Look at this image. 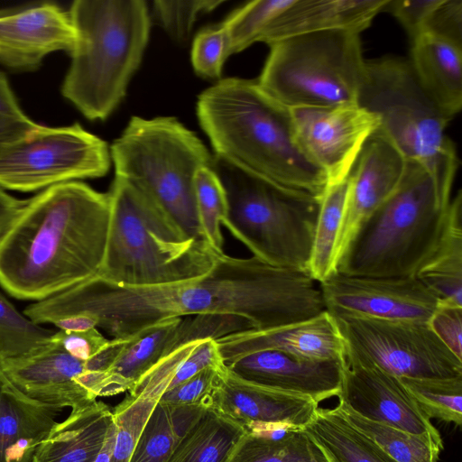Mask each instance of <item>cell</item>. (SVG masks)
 <instances>
[{"label":"cell","mask_w":462,"mask_h":462,"mask_svg":"<svg viewBox=\"0 0 462 462\" xmlns=\"http://www.w3.org/2000/svg\"><path fill=\"white\" fill-rule=\"evenodd\" d=\"M424 33L462 45V1L440 0L422 34Z\"/></svg>","instance_id":"cell-44"},{"label":"cell","mask_w":462,"mask_h":462,"mask_svg":"<svg viewBox=\"0 0 462 462\" xmlns=\"http://www.w3.org/2000/svg\"><path fill=\"white\" fill-rule=\"evenodd\" d=\"M440 0H388L383 11L391 13L402 24L411 41L424 32Z\"/></svg>","instance_id":"cell-43"},{"label":"cell","mask_w":462,"mask_h":462,"mask_svg":"<svg viewBox=\"0 0 462 462\" xmlns=\"http://www.w3.org/2000/svg\"><path fill=\"white\" fill-rule=\"evenodd\" d=\"M108 193L110 221L98 278L150 287L192 281L211 271L221 254L188 236L134 185L115 176Z\"/></svg>","instance_id":"cell-5"},{"label":"cell","mask_w":462,"mask_h":462,"mask_svg":"<svg viewBox=\"0 0 462 462\" xmlns=\"http://www.w3.org/2000/svg\"><path fill=\"white\" fill-rule=\"evenodd\" d=\"M346 418L365 434L373 439L397 462H438L442 440L430 435L410 433L385 424L365 420L342 408Z\"/></svg>","instance_id":"cell-34"},{"label":"cell","mask_w":462,"mask_h":462,"mask_svg":"<svg viewBox=\"0 0 462 462\" xmlns=\"http://www.w3.org/2000/svg\"><path fill=\"white\" fill-rule=\"evenodd\" d=\"M75 31L69 14L52 3L0 11V62L14 69H37L50 53L71 52Z\"/></svg>","instance_id":"cell-19"},{"label":"cell","mask_w":462,"mask_h":462,"mask_svg":"<svg viewBox=\"0 0 462 462\" xmlns=\"http://www.w3.org/2000/svg\"><path fill=\"white\" fill-rule=\"evenodd\" d=\"M331 315L345 344L346 364L376 366L399 378L462 376V360L437 337L428 322Z\"/></svg>","instance_id":"cell-11"},{"label":"cell","mask_w":462,"mask_h":462,"mask_svg":"<svg viewBox=\"0 0 462 462\" xmlns=\"http://www.w3.org/2000/svg\"><path fill=\"white\" fill-rule=\"evenodd\" d=\"M428 325L437 337L462 360V306L439 301Z\"/></svg>","instance_id":"cell-42"},{"label":"cell","mask_w":462,"mask_h":462,"mask_svg":"<svg viewBox=\"0 0 462 462\" xmlns=\"http://www.w3.org/2000/svg\"><path fill=\"white\" fill-rule=\"evenodd\" d=\"M197 116L217 158L276 186L323 195L327 177L299 144L290 108L256 80H219L199 96Z\"/></svg>","instance_id":"cell-3"},{"label":"cell","mask_w":462,"mask_h":462,"mask_svg":"<svg viewBox=\"0 0 462 462\" xmlns=\"http://www.w3.org/2000/svg\"><path fill=\"white\" fill-rule=\"evenodd\" d=\"M60 411L26 397L0 377V462H33Z\"/></svg>","instance_id":"cell-23"},{"label":"cell","mask_w":462,"mask_h":462,"mask_svg":"<svg viewBox=\"0 0 462 462\" xmlns=\"http://www.w3.org/2000/svg\"><path fill=\"white\" fill-rule=\"evenodd\" d=\"M356 103L378 117L375 133L407 162L425 166L452 189L458 159L445 134L451 119L423 89L410 60L388 57L366 61Z\"/></svg>","instance_id":"cell-9"},{"label":"cell","mask_w":462,"mask_h":462,"mask_svg":"<svg viewBox=\"0 0 462 462\" xmlns=\"http://www.w3.org/2000/svg\"><path fill=\"white\" fill-rule=\"evenodd\" d=\"M208 407L245 430L275 424L303 429L316 414L319 403L304 396L245 382L225 365L209 396Z\"/></svg>","instance_id":"cell-20"},{"label":"cell","mask_w":462,"mask_h":462,"mask_svg":"<svg viewBox=\"0 0 462 462\" xmlns=\"http://www.w3.org/2000/svg\"><path fill=\"white\" fill-rule=\"evenodd\" d=\"M225 0H190L153 2V11L163 29L175 40L189 37L197 19L225 3Z\"/></svg>","instance_id":"cell-39"},{"label":"cell","mask_w":462,"mask_h":462,"mask_svg":"<svg viewBox=\"0 0 462 462\" xmlns=\"http://www.w3.org/2000/svg\"><path fill=\"white\" fill-rule=\"evenodd\" d=\"M224 366L220 368L208 367L200 371L191 378L162 393L157 402L177 405L205 403L208 406L209 396L219 372Z\"/></svg>","instance_id":"cell-41"},{"label":"cell","mask_w":462,"mask_h":462,"mask_svg":"<svg viewBox=\"0 0 462 462\" xmlns=\"http://www.w3.org/2000/svg\"><path fill=\"white\" fill-rule=\"evenodd\" d=\"M110 221V196L68 181L27 199L0 236V285L40 301L97 276Z\"/></svg>","instance_id":"cell-2"},{"label":"cell","mask_w":462,"mask_h":462,"mask_svg":"<svg viewBox=\"0 0 462 462\" xmlns=\"http://www.w3.org/2000/svg\"><path fill=\"white\" fill-rule=\"evenodd\" d=\"M225 365L248 354L278 350L313 359L346 361L343 338L328 311L309 320L266 330L247 329L216 339Z\"/></svg>","instance_id":"cell-21"},{"label":"cell","mask_w":462,"mask_h":462,"mask_svg":"<svg viewBox=\"0 0 462 462\" xmlns=\"http://www.w3.org/2000/svg\"><path fill=\"white\" fill-rule=\"evenodd\" d=\"M0 377L26 397L59 409L97 401L93 373L52 341L31 355L1 360Z\"/></svg>","instance_id":"cell-15"},{"label":"cell","mask_w":462,"mask_h":462,"mask_svg":"<svg viewBox=\"0 0 462 462\" xmlns=\"http://www.w3.org/2000/svg\"><path fill=\"white\" fill-rule=\"evenodd\" d=\"M388 0H288L264 23L259 42L267 43L310 32L347 30L361 33Z\"/></svg>","instance_id":"cell-22"},{"label":"cell","mask_w":462,"mask_h":462,"mask_svg":"<svg viewBox=\"0 0 462 462\" xmlns=\"http://www.w3.org/2000/svg\"><path fill=\"white\" fill-rule=\"evenodd\" d=\"M346 361L302 357L278 350H261L226 365L253 384L304 396L319 402L337 396Z\"/></svg>","instance_id":"cell-18"},{"label":"cell","mask_w":462,"mask_h":462,"mask_svg":"<svg viewBox=\"0 0 462 462\" xmlns=\"http://www.w3.org/2000/svg\"><path fill=\"white\" fill-rule=\"evenodd\" d=\"M212 170L226 191L223 226L232 236L269 264L308 271L320 198L272 184L215 155Z\"/></svg>","instance_id":"cell-8"},{"label":"cell","mask_w":462,"mask_h":462,"mask_svg":"<svg viewBox=\"0 0 462 462\" xmlns=\"http://www.w3.org/2000/svg\"><path fill=\"white\" fill-rule=\"evenodd\" d=\"M410 62L423 89L452 119L462 107V45L424 33L411 41Z\"/></svg>","instance_id":"cell-24"},{"label":"cell","mask_w":462,"mask_h":462,"mask_svg":"<svg viewBox=\"0 0 462 462\" xmlns=\"http://www.w3.org/2000/svg\"><path fill=\"white\" fill-rule=\"evenodd\" d=\"M326 310L319 282L307 270L224 253L208 273L189 282L125 287L95 276L32 303L30 316L41 324L90 314L113 338L126 339L169 318L232 315L246 319L253 329L266 330L303 322Z\"/></svg>","instance_id":"cell-1"},{"label":"cell","mask_w":462,"mask_h":462,"mask_svg":"<svg viewBox=\"0 0 462 462\" xmlns=\"http://www.w3.org/2000/svg\"><path fill=\"white\" fill-rule=\"evenodd\" d=\"M347 179L328 185L320 198L313 244L308 264L311 277L320 283L336 273L334 249L337 239L346 199Z\"/></svg>","instance_id":"cell-33"},{"label":"cell","mask_w":462,"mask_h":462,"mask_svg":"<svg viewBox=\"0 0 462 462\" xmlns=\"http://www.w3.org/2000/svg\"><path fill=\"white\" fill-rule=\"evenodd\" d=\"M337 397V405L365 420L442 440L401 379L376 366L346 364Z\"/></svg>","instance_id":"cell-17"},{"label":"cell","mask_w":462,"mask_h":462,"mask_svg":"<svg viewBox=\"0 0 462 462\" xmlns=\"http://www.w3.org/2000/svg\"><path fill=\"white\" fill-rule=\"evenodd\" d=\"M230 56V39L223 23L199 32L194 39L191 61L203 78L218 79L225 60Z\"/></svg>","instance_id":"cell-40"},{"label":"cell","mask_w":462,"mask_h":462,"mask_svg":"<svg viewBox=\"0 0 462 462\" xmlns=\"http://www.w3.org/2000/svg\"><path fill=\"white\" fill-rule=\"evenodd\" d=\"M111 164L106 143L80 125H39L0 152V188L28 192L106 175Z\"/></svg>","instance_id":"cell-12"},{"label":"cell","mask_w":462,"mask_h":462,"mask_svg":"<svg viewBox=\"0 0 462 462\" xmlns=\"http://www.w3.org/2000/svg\"><path fill=\"white\" fill-rule=\"evenodd\" d=\"M226 462H327L303 429L285 424L245 430Z\"/></svg>","instance_id":"cell-29"},{"label":"cell","mask_w":462,"mask_h":462,"mask_svg":"<svg viewBox=\"0 0 462 462\" xmlns=\"http://www.w3.org/2000/svg\"><path fill=\"white\" fill-rule=\"evenodd\" d=\"M430 419L462 425V376L448 379L400 378Z\"/></svg>","instance_id":"cell-36"},{"label":"cell","mask_w":462,"mask_h":462,"mask_svg":"<svg viewBox=\"0 0 462 462\" xmlns=\"http://www.w3.org/2000/svg\"><path fill=\"white\" fill-rule=\"evenodd\" d=\"M407 165L402 154L374 133L365 143L347 177V194L334 249V268L357 232L399 185Z\"/></svg>","instance_id":"cell-16"},{"label":"cell","mask_w":462,"mask_h":462,"mask_svg":"<svg viewBox=\"0 0 462 462\" xmlns=\"http://www.w3.org/2000/svg\"><path fill=\"white\" fill-rule=\"evenodd\" d=\"M110 155L116 176L143 193L188 236L206 241L194 179L199 169L213 167L214 155L195 133L175 117L133 116L111 145Z\"/></svg>","instance_id":"cell-7"},{"label":"cell","mask_w":462,"mask_h":462,"mask_svg":"<svg viewBox=\"0 0 462 462\" xmlns=\"http://www.w3.org/2000/svg\"><path fill=\"white\" fill-rule=\"evenodd\" d=\"M208 406L157 402L134 446L130 462H167L178 443Z\"/></svg>","instance_id":"cell-31"},{"label":"cell","mask_w":462,"mask_h":462,"mask_svg":"<svg viewBox=\"0 0 462 462\" xmlns=\"http://www.w3.org/2000/svg\"><path fill=\"white\" fill-rule=\"evenodd\" d=\"M451 191L425 166L407 162L399 185L359 229L337 273L414 275L439 238Z\"/></svg>","instance_id":"cell-6"},{"label":"cell","mask_w":462,"mask_h":462,"mask_svg":"<svg viewBox=\"0 0 462 462\" xmlns=\"http://www.w3.org/2000/svg\"><path fill=\"white\" fill-rule=\"evenodd\" d=\"M182 318L162 319L125 339L115 363L106 373L99 396L130 391L162 358L186 344Z\"/></svg>","instance_id":"cell-26"},{"label":"cell","mask_w":462,"mask_h":462,"mask_svg":"<svg viewBox=\"0 0 462 462\" xmlns=\"http://www.w3.org/2000/svg\"><path fill=\"white\" fill-rule=\"evenodd\" d=\"M38 125L27 116H16L0 114V152L27 136Z\"/></svg>","instance_id":"cell-46"},{"label":"cell","mask_w":462,"mask_h":462,"mask_svg":"<svg viewBox=\"0 0 462 462\" xmlns=\"http://www.w3.org/2000/svg\"><path fill=\"white\" fill-rule=\"evenodd\" d=\"M102 402L71 410L40 446L33 462H95L113 424Z\"/></svg>","instance_id":"cell-25"},{"label":"cell","mask_w":462,"mask_h":462,"mask_svg":"<svg viewBox=\"0 0 462 462\" xmlns=\"http://www.w3.org/2000/svg\"><path fill=\"white\" fill-rule=\"evenodd\" d=\"M215 339H199L183 344L162 358L129 391L131 396L157 401L176 387L208 367L224 366Z\"/></svg>","instance_id":"cell-30"},{"label":"cell","mask_w":462,"mask_h":462,"mask_svg":"<svg viewBox=\"0 0 462 462\" xmlns=\"http://www.w3.org/2000/svg\"><path fill=\"white\" fill-rule=\"evenodd\" d=\"M303 430L327 462H397L353 425L337 405L319 408Z\"/></svg>","instance_id":"cell-28"},{"label":"cell","mask_w":462,"mask_h":462,"mask_svg":"<svg viewBox=\"0 0 462 462\" xmlns=\"http://www.w3.org/2000/svg\"><path fill=\"white\" fill-rule=\"evenodd\" d=\"M157 401L131 396L113 410L116 439L107 462H130L138 437Z\"/></svg>","instance_id":"cell-38"},{"label":"cell","mask_w":462,"mask_h":462,"mask_svg":"<svg viewBox=\"0 0 462 462\" xmlns=\"http://www.w3.org/2000/svg\"><path fill=\"white\" fill-rule=\"evenodd\" d=\"M60 330L81 332L97 328L98 319L90 314H74L58 319L52 322Z\"/></svg>","instance_id":"cell-48"},{"label":"cell","mask_w":462,"mask_h":462,"mask_svg":"<svg viewBox=\"0 0 462 462\" xmlns=\"http://www.w3.org/2000/svg\"><path fill=\"white\" fill-rule=\"evenodd\" d=\"M27 200H21L5 192L0 188V236L18 216Z\"/></svg>","instance_id":"cell-47"},{"label":"cell","mask_w":462,"mask_h":462,"mask_svg":"<svg viewBox=\"0 0 462 462\" xmlns=\"http://www.w3.org/2000/svg\"><path fill=\"white\" fill-rule=\"evenodd\" d=\"M0 114L8 116H26L21 109L9 82L3 72L0 71Z\"/></svg>","instance_id":"cell-49"},{"label":"cell","mask_w":462,"mask_h":462,"mask_svg":"<svg viewBox=\"0 0 462 462\" xmlns=\"http://www.w3.org/2000/svg\"><path fill=\"white\" fill-rule=\"evenodd\" d=\"M54 333L20 313L0 293V361L42 349L51 342Z\"/></svg>","instance_id":"cell-37"},{"label":"cell","mask_w":462,"mask_h":462,"mask_svg":"<svg viewBox=\"0 0 462 462\" xmlns=\"http://www.w3.org/2000/svg\"><path fill=\"white\" fill-rule=\"evenodd\" d=\"M319 285L331 314L428 322L439 302L414 275L355 276L335 273Z\"/></svg>","instance_id":"cell-14"},{"label":"cell","mask_w":462,"mask_h":462,"mask_svg":"<svg viewBox=\"0 0 462 462\" xmlns=\"http://www.w3.org/2000/svg\"><path fill=\"white\" fill-rule=\"evenodd\" d=\"M414 276L439 300L462 306V192L451 198L439 238Z\"/></svg>","instance_id":"cell-27"},{"label":"cell","mask_w":462,"mask_h":462,"mask_svg":"<svg viewBox=\"0 0 462 462\" xmlns=\"http://www.w3.org/2000/svg\"><path fill=\"white\" fill-rule=\"evenodd\" d=\"M51 341L75 358L86 362L97 354L109 341L97 328L81 332L55 331Z\"/></svg>","instance_id":"cell-45"},{"label":"cell","mask_w":462,"mask_h":462,"mask_svg":"<svg viewBox=\"0 0 462 462\" xmlns=\"http://www.w3.org/2000/svg\"><path fill=\"white\" fill-rule=\"evenodd\" d=\"M245 432L240 423L208 407L167 462H226Z\"/></svg>","instance_id":"cell-32"},{"label":"cell","mask_w":462,"mask_h":462,"mask_svg":"<svg viewBox=\"0 0 462 462\" xmlns=\"http://www.w3.org/2000/svg\"><path fill=\"white\" fill-rule=\"evenodd\" d=\"M197 214L202 235L218 254H223L221 225L228 216L226 191L212 168L199 169L194 179Z\"/></svg>","instance_id":"cell-35"},{"label":"cell","mask_w":462,"mask_h":462,"mask_svg":"<svg viewBox=\"0 0 462 462\" xmlns=\"http://www.w3.org/2000/svg\"><path fill=\"white\" fill-rule=\"evenodd\" d=\"M75 44L63 97L89 120H105L124 99L150 33L143 0H76L69 9Z\"/></svg>","instance_id":"cell-4"},{"label":"cell","mask_w":462,"mask_h":462,"mask_svg":"<svg viewBox=\"0 0 462 462\" xmlns=\"http://www.w3.org/2000/svg\"><path fill=\"white\" fill-rule=\"evenodd\" d=\"M259 87L288 108L355 104L365 70L360 33L330 30L269 44Z\"/></svg>","instance_id":"cell-10"},{"label":"cell","mask_w":462,"mask_h":462,"mask_svg":"<svg viewBox=\"0 0 462 462\" xmlns=\"http://www.w3.org/2000/svg\"><path fill=\"white\" fill-rule=\"evenodd\" d=\"M290 111L299 144L324 172L328 185L347 179L363 147L380 125L375 115L357 103Z\"/></svg>","instance_id":"cell-13"}]
</instances>
